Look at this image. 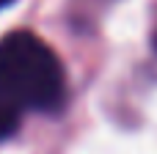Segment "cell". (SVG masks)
I'll use <instances>...</instances> for the list:
<instances>
[{
  "label": "cell",
  "instance_id": "1",
  "mask_svg": "<svg viewBox=\"0 0 157 154\" xmlns=\"http://www.w3.org/2000/svg\"><path fill=\"white\" fill-rule=\"evenodd\" d=\"M0 91L19 110H58L66 96V74L50 44L30 30L0 39Z\"/></svg>",
  "mask_w": 157,
  "mask_h": 154
},
{
  "label": "cell",
  "instance_id": "2",
  "mask_svg": "<svg viewBox=\"0 0 157 154\" xmlns=\"http://www.w3.org/2000/svg\"><path fill=\"white\" fill-rule=\"evenodd\" d=\"M19 118H22V110L0 91V141H6L19 127Z\"/></svg>",
  "mask_w": 157,
  "mask_h": 154
},
{
  "label": "cell",
  "instance_id": "3",
  "mask_svg": "<svg viewBox=\"0 0 157 154\" xmlns=\"http://www.w3.org/2000/svg\"><path fill=\"white\" fill-rule=\"evenodd\" d=\"M14 0H0V8H6V6H11Z\"/></svg>",
  "mask_w": 157,
  "mask_h": 154
}]
</instances>
